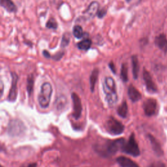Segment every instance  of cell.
I'll return each mask as SVG.
<instances>
[{
    "mask_svg": "<svg viewBox=\"0 0 167 167\" xmlns=\"http://www.w3.org/2000/svg\"><path fill=\"white\" fill-rule=\"evenodd\" d=\"M9 133L13 136L20 135L25 130L23 123L19 120H15L10 122L9 125Z\"/></svg>",
    "mask_w": 167,
    "mask_h": 167,
    "instance_id": "8992f818",
    "label": "cell"
},
{
    "mask_svg": "<svg viewBox=\"0 0 167 167\" xmlns=\"http://www.w3.org/2000/svg\"><path fill=\"white\" fill-rule=\"evenodd\" d=\"M116 161L121 167H140L135 161L124 156H120L117 158Z\"/></svg>",
    "mask_w": 167,
    "mask_h": 167,
    "instance_id": "8fae6325",
    "label": "cell"
},
{
    "mask_svg": "<svg viewBox=\"0 0 167 167\" xmlns=\"http://www.w3.org/2000/svg\"><path fill=\"white\" fill-rule=\"evenodd\" d=\"M98 76H99V70L97 69H95L92 71V73H91V76H90V79H89L90 89L92 92L94 91V88H95V84L98 78Z\"/></svg>",
    "mask_w": 167,
    "mask_h": 167,
    "instance_id": "ac0fdd59",
    "label": "cell"
},
{
    "mask_svg": "<svg viewBox=\"0 0 167 167\" xmlns=\"http://www.w3.org/2000/svg\"><path fill=\"white\" fill-rule=\"evenodd\" d=\"M106 14V9H103L102 10L99 11L97 14V16H98V17H99V18L101 19V18H103V17H104V16H105Z\"/></svg>",
    "mask_w": 167,
    "mask_h": 167,
    "instance_id": "83f0119b",
    "label": "cell"
},
{
    "mask_svg": "<svg viewBox=\"0 0 167 167\" xmlns=\"http://www.w3.org/2000/svg\"><path fill=\"white\" fill-rule=\"evenodd\" d=\"M36 166H37V164L34 163V164H30L28 167H36Z\"/></svg>",
    "mask_w": 167,
    "mask_h": 167,
    "instance_id": "1f68e13d",
    "label": "cell"
},
{
    "mask_svg": "<svg viewBox=\"0 0 167 167\" xmlns=\"http://www.w3.org/2000/svg\"><path fill=\"white\" fill-rule=\"evenodd\" d=\"M132 61V74L135 79H137L138 77L139 73V62L136 56H132L131 57Z\"/></svg>",
    "mask_w": 167,
    "mask_h": 167,
    "instance_id": "e0dca14e",
    "label": "cell"
},
{
    "mask_svg": "<svg viewBox=\"0 0 167 167\" xmlns=\"http://www.w3.org/2000/svg\"><path fill=\"white\" fill-rule=\"evenodd\" d=\"M69 42H70V34L69 33H66L63 36L61 46L62 47H65L69 44Z\"/></svg>",
    "mask_w": 167,
    "mask_h": 167,
    "instance_id": "cb8c5ba5",
    "label": "cell"
},
{
    "mask_svg": "<svg viewBox=\"0 0 167 167\" xmlns=\"http://www.w3.org/2000/svg\"><path fill=\"white\" fill-rule=\"evenodd\" d=\"M0 5L9 13H14L17 10L12 0H0Z\"/></svg>",
    "mask_w": 167,
    "mask_h": 167,
    "instance_id": "2e32d148",
    "label": "cell"
},
{
    "mask_svg": "<svg viewBox=\"0 0 167 167\" xmlns=\"http://www.w3.org/2000/svg\"><path fill=\"white\" fill-rule=\"evenodd\" d=\"M128 95L132 102H137L142 97L140 91L132 85H130L128 88Z\"/></svg>",
    "mask_w": 167,
    "mask_h": 167,
    "instance_id": "4fadbf2b",
    "label": "cell"
},
{
    "mask_svg": "<svg viewBox=\"0 0 167 167\" xmlns=\"http://www.w3.org/2000/svg\"><path fill=\"white\" fill-rule=\"evenodd\" d=\"M92 44V42L90 39H86L84 40H82L80 43L77 44V46L80 50H82V51H87L88 50Z\"/></svg>",
    "mask_w": 167,
    "mask_h": 167,
    "instance_id": "ffe728a7",
    "label": "cell"
},
{
    "mask_svg": "<svg viewBox=\"0 0 167 167\" xmlns=\"http://www.w3.org/2000/svg\"><path fill=\"white\" fill-rule=\"evenodd\" d=\"M52 94V85L49 82H45L40 87V92L38 95V102L42 108L48 107L51 101Z\"/></svg>",
    "mask_w": 167,
    "mask_h": 167,
    "instance_id": "3957f363",
    "label": "cell"
},
{
    "mask_svg": "<svg viewBox=\"0 0 167 167\" xmlns=\"http://www.w3.org/2000/svg\"><path fill=\"white\" fill-rule=\"evenodd\" d=\"M125 143V140L124 138L115 140H102L101 143L95 144L94 149L100 155L108 157L114 155L120 149H121Z\"/></svg>",
    "mask_w": 167,
    "mask_h": 167,
    "instance_id": "6da1fadb",
    "label": "cell"
},
{
    "mask_svg": "<svg viewBox=\"0 0 167 167\" xmlns=\"http://www.w3.org/2000/svg\"><path fill=\"white\" fill-rule=\"evenodd\" d=\"M4 84L3 81L0 79V99H1L4 94Z\"/></svg>",
    "mask_w": 167,
    "mask_h": 167,
    "instance_id": "4316f807",
    "label": "cell"
},
{
    "mask_svg": "<svg viewBox=\"0 0 167 167\" xmlns=\"http://www.w3.org/2000/svg\"><path fill=\"white\" fill-rule=\"evenodd\" d=\"M120 76L121 80L126 82L128 80V69L126 64H122L121 65V73H120Z\"/></svg>",
    "mask_w": 167,
    "mask_h": 167,
    "instance_id": "7402d4cb",
    "label": "cell"
},
{
    "mask_svg": "<svg viewBox=\"0 0 167 167\" xmlns=\"http://www.w3.org/2000/svg\"><path fill=\"white\" fill-rule=\"evenodd\" d=\"M126 1H127V2H130L131 0H126Z\"/></svg>",
    "mask_w": 167,
    "mask_h": 167,
    "instance_id": "d6a6232c",
    "label": "cell"
},
{
    "mask_svg": "<svg viewBox=\"0 0 167 167\" xmlns=\"http://www.w3.org/2000/svg\"><path fill=\"white\" fill-rule=\"evenodd\" d=\"M143 108L146 116H154L157 109V103L155 99H146L143 105Z\"/></svg>",
    "mask_w": 167,
    "mask_h": 167,
    "instance_id": "9c48e42d",
    "label": "cell"
},
{
    "mask_svg": "<svg viewBox=\"0 0 167 167\" xmlns=\"http://www.w3.org/2000/svg\"><path fill=\"white\" fill-rule=\"evenodd\" d=\"M155 43L157 47L159 48L162 51H167V39L165 35L161 34L156 37L155 39Z\"/></svg>",
    "mask_w": 167,
    "mask_h": 167,
    "instance_id": "5bb4252c",
    "label": "cell"
},
{
    "mask_svg": "<svg viewBox=\"0 0 167 167\" xmlns=\"http://www.w3.org/2000/svg\"><path fill=\"white\" fill-rule=\"evenodd\" d=\"M73 35L77 39H81L84 35L82 28L78 25L75 26L73 28Z\"/></svg>",
    "mask_w": 167,
    "mask_h": 167,
    "instance_id": "603a6c76",
    "label": "cell"
},
{
    "mask_svg": "<svg viewBox=\"0 0 167 167\" xmlns=\"http://www.w3.org/2000/svg\"><path fill=\"white\" fill-rule=\"evenodd\" d=\"M43 54L46 58H51V54H50V53L46 51H44Z\"/></svg>",
    "mask_w": 167,
    "mask_h": 167,
    "instance_id": "4dcf8cb0",
    "label": "cell"
},
{
    "mask_svg": "<svg viewBox=\"0 0 167 167\" xmlns=\"http://www.w3.org/2000/svg\"><path fill=\"white\" fill-rule=\"evenodd\" d=\"M63 56V53H61V52H60V53L57 54L54 57V59H55L56 60H59L61 59L62 57Z\"/></svg>",
    "mask_w": 167,
    "mask_h": 167,
    "instance_id": "f1b7e54d",
    "label": "cell"
},
{
    "mask_svg": "<svg viewBox=\"0 0 167 167\" xmlns=\"http://www.w3.org/2000/svg\"><path fill=\"white\" fill-rule=\"evenodd\" d=\"M148 138L149 139L150 143H151V144H152V146L154 152L158 156H159V157L162 156L163 155V151L161 146L159 144V143L154 137H153L151 135H148Z\"/></svg>",
    "mask_w": 167,
    "mask_h": 167,
    "instance_id": "7c38bea8",
    "label": "cell"
},
{
    "mask_svg": "<svg viewBox=\"0 0 167 167\" xmlns=\"http://www.w3.org/2000/svg\"><path fill=\"white\" fill-rule=\"evenodd\" d=\"M46 27L48 29L56 30L57 28V23L54 19H51L46 24Z\"/></svg>",
    "mask_w": 167,
    "mask_h": 167,
    "instance_id": "d4e9b609",
    "label": "cell"
},
{
    "mask_svg": "<svg viewBox=\"0 0 167 167\" xmlns=\"http://www.w3.org/2000/svg\"><path fill=\"white\" fill-rule=\"evenodd\" d=\"M143 78L145 82V85L147 90L149 91V92H152V93L156 92L157 90V86L155 85V82L153 80L151 74H150L149 73L146 69H144L143 71Z\"/></svg>",
    "mask_w": 167,
    "mask_h": 167,
    "instance_id": "30bf717a",
    "label": "cell"
},
{
    "mask_svg": "<svg viewBox=\"0 0 167 167\" xmlns=\"http://www.w3.org/2000/svg\"><path fill=\"white\" fill-rule=\"evenodd\" d=\"M103 91L108 105L110 106L115 105L118 100V96L115 81L112 77L105 78L103 82Z\"/></svg>",
    "mask_w": 167,
    "mask_h": 167,
    "instance_id": "7a4b0ae2",
    "label": "cell"
},
{
    "mask_svg": "<svg viewBox=\"0 0 167 167\" xmlns=\"http://www.w3.org/2000/svg\"><path fill=\"white\" fill-rule=\"evenodd\" d=\"M71 97L73 103V116L75 119L78 120L80 118L82 112L81 100L78 95L75 93H73Z\"/></svg>",
    "mask_w": 167,
    "mask_h": 167,
    "instance_id": "ba28073f",
    "label": "cell"
},
{
    "mask_svg": "<svg viewBox=\"0 0 167 167\" xmlns=\"http://www.w3.org/2000/svg\"><path fill=\"white\" fill-rule=\"evenodd\" d=\"M33 86H34V78L32 74H30L27 78V91L29 95H31L33 93Z\"/></svg>",
    "mask_w": 167,
    "mask_h": 167,
    "instance_id": "44dd1931",
    "label": "cell"
},
{
    "mask_svg": "<svg viewBox=\"0 0 167 167\" xmlns=\"http://www.w3.org/2000/svg\"><path fill=\"white\" fill-rule=\"evenodd\" d=\"M12 75V82L11 87L9 91V96H8V100L10 102H14L17 97L18 94V80L19 77L17 74L14 73H11Z\"/></svg>",
    "mask_w": 167,
    "mask_h": 167,
    "instance_id": "52a82bcc",
    "label": "cell"
},
{
    "mask_svg": "<svg viewBox=\"0 0 167 167\" xmlns=\"http://www.w3.org/2000/svg\"><path fill=\"white\" fill-rule=\"evenodd\" d=\"M121 151L133 157H137L140 155V152L139 147L136 141L134 133H132L127 142L125 141L121 148Z\"/></svg>",
    "mask_w": 167,
    "mask_h": 167,
    "instance_id": "277c9868",
    "label": "cell"
},
{
    "mask_svg": "<svg viewBox=\"0 0 167 167\" xmlns=\"http://www.w3.org/2000/svg\"><path fill=\"white\" fill-rule=\"evenodd\" d=\"M149 167H166V165L161 161H155L152 163Z\"/></svg>",
    "mask_w": 167,
    "mask_h": 167,
    "instance_id": "484cf974",
    "label": "cell"
},
{
    "mask_svg": "<svg viewBox=\"0 0 167 167\" xmlns=\"http://www.w3.org/2000/svg\"><path fill=\"white\" fill-rule=\"evenodd\" d=\"M106 131L113 135H121L124 131V125L114 117H110L105 123Z\"/></svg>",
    "mask_w": 167,
    "mask_h": 167,
    "instance_id": "5b68a950",
    "label": "cell"
},
{
    "mask_svg": "<svg viewBox=\"0 0 167 167\" xmlns=\"http://www.w3.org/2000/svg\"><path fill=\"white\" fill-rule=\"evenodd\" d=\"M109 67H110V69L112 70V71L115 73H116V69H115V66H114V64L112 62H111L110 63H109Z\"/></svg>",
    "mask_w": 167,
    "mask_h": 167,
    "instance_id": "f546056e",
    "label": "cell"
},
{
    "mask_svg": "<svg viewBox=\"0 0 167 167\" xmlns=\"http://www.w3.org/2000/svg\"><path fill=\"white\" fill-rule=\"evenodd\" d=\"M99 8V4L97 2H93L90 3L88 9L86 10L85 13L86 15L88 16L90 18H93L95 16L97 15Z\"/></svg>",
    "mask_w": 167,
    "mask_h": 167,
    "instance_id": "9a60e30c",
    "label": "cell"
},
{
    "mask_svg": "<svg viewBox=\"0 0 167 167\" xmlns=\"http://www.w3.org/2000/svg\"><path fill=\"white\" fill-rule=\"evenodd\" d=\"M128 113V106L127 103L124 101L123 102L118 108V114L121 118H125L127 116Z\"/></svg>",
    "mask_w": 167,
    "mask_h": 167,
    "instance_id": "d6986e66",
    "label": "cell"
}]
</instances>
